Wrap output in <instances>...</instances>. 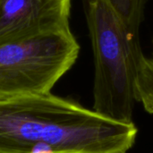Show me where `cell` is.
Wrapping results in <instances>:
<instances>
[{"instance_id": "obj_1", "label": "cell", "mask_w": 153, "mask_h": 153, "mask_svg": "<svg viewBox=\"0 0 153 153\" xmlns=\"http://www.w3.org/2000/svg\"><path fill=\"white\" fill-rule=\"evenodd\" d=\"M137 134L51 92L0 101V153H127Z\"/></svg>"}, {"instance_id": "obj_7", "label": "cell", "mask_w": 153, "mask_h": 153, "mask_svg": "<svg viewBox=\"0 0 153 153\" xmlns=\"http://www.w3.org/2000/svg\"><path fill=\"white\" fill-rule=\"evenodd\" d=\"M152 60H153V58H152Z\"/></svg>"}, {"instance_id": "obj_4", "label": "cell", "mask_w": 153, "mask_h": 153, "mask_svg": "<svg viewBox=\"0 0 153 153\" xmlns=\"http://www.w3.org/2000/svg\"><path fill=\"white\" fill-rule=\"evenodd\" d=\"M72 0H0V44L70 30Z\"/></svg>"}, {"instance_id": "obj_3", "label": "cell", "mask_w": 153, "mask_h": 153, "mask_svg": "<svg viewBox=\"0 0 153 153\" xmlns=\"http://www.w3.org/2000/svg\"><path fill=\"white\" fill-rule=\"evenodd\" d=\"M79 51L71 30L0 44V101L51 92L74 65Z\"/></svg>"}, {"instance_id": "obj_5", "label": "cell", "mask_w": 153, "mask_h": 153, "mask_svg": "<svg viewBox=\"0 0 153 153\" xmlns=\"http://www.w3.org/2000/svg\"><path fill=\"white\" fill-rule=\"evenodd\" d=\"M103 1L118 17L129 37L134 40L140 41V27L143 20L146 0Z\"/></svg>"}, {"instance_id": "obj_2", "label": "cell", "mask_w": 153, "mask_h": 153, "mask_svg": "<svg viewBox=\"0 0 153 153\" xmlns=\"http://www.w3.org/2000/svg\"><path fill=\"white\" fill-rule=\"evenodd\" d=\"M86 17L94 56L93 107L113 120L134 124L135 85L145 57L103 0H87Z\"/></svg>"}, {"instance_id": "obj_6", "label": "cell", "mask_w": 153, "mask_h": 153, "mask_svg": "<svg viewBox=\"0 0 153 153\" xmlns=\"http://www.w3.org/2000/svg\"><path fill=\"white\" fill-rule=\"evenodd\" d=\"M137 103L153 115V60L144 57L139 70L135 85Z\"/></svg>"}]
</instances>
